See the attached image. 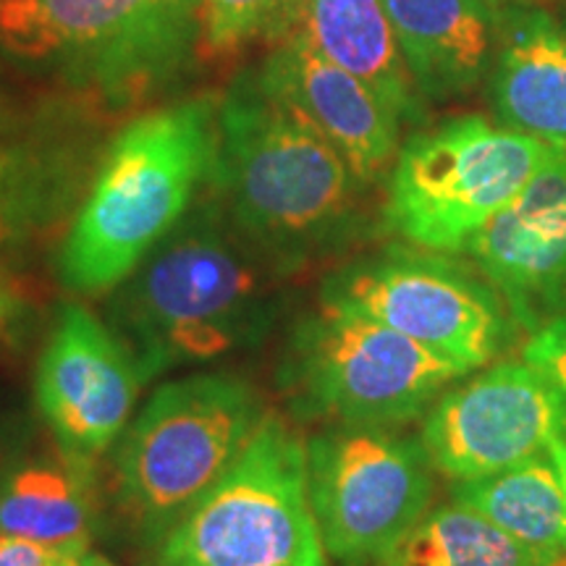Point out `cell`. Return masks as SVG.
I'll list each match as a JSON object with an SVG mask.
<instances>
[{"mask_svg":"<svg viewBox=\"0 0 566 566\" xmlns=\"http://www.w3.org/2000/svg\"><path fill=\"white\" fill-rule=\"evenodd\" d=\"M212 181L231 223L279 273L352 237L363 181L296 105L247 69L218 105Z\"/></svg>","mask_w":566,"mask_h":566,"instance_id":"cell-1","label":"cell"},{"mask_svg":"<svg viewBox=\"0 0 566 566\" xmlns=\"http://www.w3.org/2000/svg\"><path fill=\"white\" fill-rule=\"evenodd\" d=\"M265 268L271 260L216 212L200 208L181 218L111 302V328L142 384L258 344L275 315Z\"/></svg>","mask_w":566,"mask_h":566,"instance_id":"cell-2","label":"cell"},{"mask_svg":"<svg viewBox=\"0 0 566 566\" xmlns=\"http://www.w3.org/2000/svg\"><path fill=\"white\" fill-rule=\"evenodd\" d=\"M218 105L192 97L145 113L105 145L63 239L59 271L74 294L113 292L168 237L212 176Z\"/></svg>","mask_w":566,"mask_h":566,"instance_id":"cell-3","label":"cell"},{"mask_svg":"<svg viewBox=\"0 0 566 566\" xmlns=\"http://www.w3.org/2000/svg\"><path fill=\"white\" fill-rule=\"evenodd\" d=\"M205 0H0V48L69 87L129 105L187 61Z\"/></svg>","mask_w":566,"mask_h":566,"instance_id":"cell-4","label":"cell"},{"mask_svg":"<svg viewBox=\"0 0 566 566\" xmlns=\"http://www.w3.org/2000/svg\"><path fill=\"white\" fill-rule=\"evenodd\" d=\"M472 370L354 310L321 302L294 325L279 384L302 420L401 428Z\"/></svg>","mask_w":566,"mask_h":566,"instance_id":"cell-5","label":"cell"},{"mask_svg":"<svg viewBox=\"0 0 566 566\" xmlns=\"http://www.w3.org/2000/svg\"><path fill=\"white\" fill-rule=\"evenodd\" d=\"M265 417L244 378L205 373L160 386L122 438L116 488L124 512L150 541L221 480Z\"/></svg>","mask_w":566,"mask_h":566,"instance_id":"cell-6","label":"cell"},{"mask_svg":"<svg viewBox=\"0 0 566 566\" xmlns=\"http://www.w3.org/2000/svg\"><path fill=\"white\" fill-rule=\"evenodd\" d=\"M155 566H328L307 443L265 412L231 470L168 530Z\"/></svg>","mask_w":566,"mask_h":566,"instance_id":"cell-7","label":"cell"},{"mask_svg":"<svg viewBox=\"0 0 566 566\" xmlns=\"http://www.w3.org/2000/svg\"><path fill=\"white\" fill-rule=\"evenodd\" d=\"M556 153L483 116L449 118L417 132L394 160L386 229L422 250L467 252Z\"/></svg>","mask_w":566,"mask_h":566,"instance_id":"cell-8","label":"cell"},{"mask_svg":"<svg viewBox=\"0 0 566 566\" xmlns=\"http://www.w3.org/2000/svg\"><path fill=\"white\" fill-rule=\"evenodd\" d=\"M321 302L373 317L467 370L501 359L522 334L478 265L412 244L342 265L325 279Z\"/></svg>","mask_w":566,"mask_h":566,"instance_id":"cell-9","label":"cell"},{"mask_svg":"<svg viewBox=\"0 0 566 566\" xmlns=\"http://www.w3.org/2000/svg\"><path fill=\"white\" fill-rule=\"evenodd\" d=\"M436 467L399 428H328L307 441L310 501L342 566H386L430 512Z\"/></svg>","mask_w":566,"mask_h":566,"instance_id":"cell-10","label":"cell"},{"mask_svg":"<svg viewBox=\"0 0 566 566\" xmlns=\"http://www.w3.org/2000/svg\"><path fill=\"white\" fill-rule=\"evenodd\" d=\"M566 438V394L525 359H501L449 386L420 441L438 475L470 480L543 454Z\"/></svg>","mask_w":566,"mask_h":566,"instance_id":"cell-11","label":"cell"},{"mask_svg":"<svg viewBox=\"0 0 566 566\" xmlns=\"http://www.w3.org/2000/svg\"><path fill=\"white\" fill-rule=\"evenodd\" d=\"M139 386L116 331L82 304L63 307L38 363L34 394L71 467L84 472L124 433Z\"/></svg>","mask_w":566,"mask_h":566,"instance_id":"cell-12","label":"cell"},{"mask_svg":"<svg viewBox=\"0 0 566 566\" xmlns=\"http://www.w3.org/2000/svg\"><path fill=\"white\" fill-rule=\"evenodd\" d=\"M103 150L76 111L21 113L0 103V252L80 210Z\"/></svg>","mask_w":566,"mask_h":566,"instance_id":"cell-13","label":"cell"},{"mask_svg":"<svg viewBox=\"0 0 566 566\" xmlns=\"http://www.w3.org/2000/svg\"><path fill=\"white\" fill-rule=\"evenodd\" d=\"M467 252L525 336L566 313V150L533 176Z\"/></svg>","mask_w":566,"mask_h":566,"instance_id":"cell-14","label":"cell"},{"mask_svg":"<svg viewBox=\"0 0 566 566\" xmlns=\"http://www.w3.org/2000/svg\"><path fill=\"white\" fill-rule=\"evenodd\" d=\"M260 69L344 155L359 181H378L391 168L401 122L367 84L325 59L300 27L281 34V45Z\"/></svg>","mask_w":566,"mask_h":566,"instance_id":"cell-15","label":"cell"},{"mask_svg":"<svg viewBox=\"0 0 566 566\" xmlns=\"http://www.w3.org/2000/svg\"><path fill=\"white\" fill-rule=\"evenodd\" d=\"M420 95H462L485 74L495 45L491 0H384Z\"/></svg>","mask_w":566,"mask_h":566,"instance_id":"cell-16","label":"cell"},{"mask_svg":"<svg viewBox=\"0 0 566 566\" xmlns=\"http://www.w3.org/2000/svg\"><path fill=\"white\" fill-rule=\"evenodd\" d=\"M491 103L501 126L566 150V24L546 11L509 19Z\"/></svg>","mask_w":566,"mask_h":566,"instance_id":"cell-17","label":"cell"},{"mask_svg":"<svg viewBox=\"0 0 566 566\" xmlns=\"http://www.w3.org/2000/svg\"><path fill=\"white\" fill-rule=\"evenodd\" d=\"M300 27L325 59L357 76L399 122H420V90L396 42L384 0H294L283 30Z\"/></svg>","mask_w":566,"mask_h":566,"instance_id":"cell-18","label":"cell"},{"mask_svg":"<svg viewBox=\"0 0 566 566\" xmlns=\"http://www.w3.org/2000/svg\"><path fill=\"white\" fill-rule=\"evenodd\" d=\"M451 501L485 516L530 548L566 556L564 491L548 451L491 475L454 480Z\"/></svg>","mask_w":566,"mask_h":566,"instance_id":"cell-19","label":"cell"},{"mask_svg":"<svg viewBox=\"0 0 566 566\" xmlns=\"http://www.w3.org/2000/svg\"><path fill=\"white\" fill-rule=\"evenodd\" d=\"M0 535H17L66 554L90 546V504L76 467L30 464L0 483Z\"/></svg>","mask_w":566,"mask_h":566,"instance_id":"cell-20","label":"cell"},{"mask_svg":"<svg viewBox=\"0 0 566 566\" xmlns=\"http://www.w3.org/2000/svg\"><path fill=\"white\" fill-rule=\"evenodd\" d=\"M386 566H566V556L530 548L451 501L430 509Z\"/></svg>","mask_w":566,"mask_h":566,"instance_id":"cell-21","label":"cell"},{"mask_svg":"<svg viewBox=\"0 0 566 566\" xmlns=\"http://www.w3.org/2000/svg\"><path fill=\"white\" fill-rule=\"evenodd\" d=\"M294 0H205L202 40L210 53H226L254 34H279Z\"/></svg>","mask_w":566,"mask_h":566,"instance_id":"cell-22","label":"cell"},{"mask_svg":"<svg viewBox=\"0 0 566 566\" xmlns=\"http://www.w3.org/2000/svg\"><path fill=\"white\" fill-rule=\"evenodd\" d=\"M522 359L566 394V313L527 336Z\"/></svg>","mask_w":566,"mask_h":566,"instance_id":"cell-23","label":"cell"},{"mask_svg":"<svg viewBox=\"0 0 566 566\" xmlns=\"http://www.w3.org/2000/svg\"><path fill=\"white\" fill-rule=\"evenodd\" d=\"M74 554L17 535H0V566H63Z\"/></svg>","mask_w":566,"mask_h":566,"instance_id":"cell-24","label":"cell"},{"mask_svg":"<svg viewBox=\"0 0 566 566\" xmlns=\"http://www.w3.org/2000/svg\"><path fill=\"white\" fill-rule=\"evenodd\" d=\"M27 310V296L19 289V283L13 281V275L0 268V338L24 317Z\"/></svg>","mask_w":566,"mask_h":566,"instance_id":"cell-25","label":"cell"},{"mask_svg":"<svg viewBox=\"0 0 566 566\" xmlns=\"http://www.w3.org/2000/svg\"><path fill=\"white\" fill-rule=\"evenodd\" d=\"M548 457L554 462L558 480H562V491H564V506H566V438H556L554 443L548 446Z\"/></svg>","mask_w":566,"mask_h":566,"instance_id":"cell-26","label":"cell"},{"mask_svg":"<svg viewBox=\"0 0 566 566\" xmlns=\"http://www.w3.org/2000/svg\"><path fill=\"white\" fill-rule=\"evenodd\" d=\"M80 562H82V566H116L113 562H108V558H105V556L90 554V551L80 558Z\"/></svg>","mask_w":566,"mask_h":566,"instance_id":"cell-27","label":"cell"},{"mask_svg":"<svg viewBox=\"0 0 566 566\" xmlns=\"http://www.w3.org/2000/svg\"><path fill=\"white\" fill-rule=\"evenodd\" d=\"M80 558H82V556H71V558H69V562H66V564H63V566H82V562H80Z\"/></svg>","mask_w":566,"mask_h":566,"instance_id":"cell-28","label":"cell"}]
</instances>
